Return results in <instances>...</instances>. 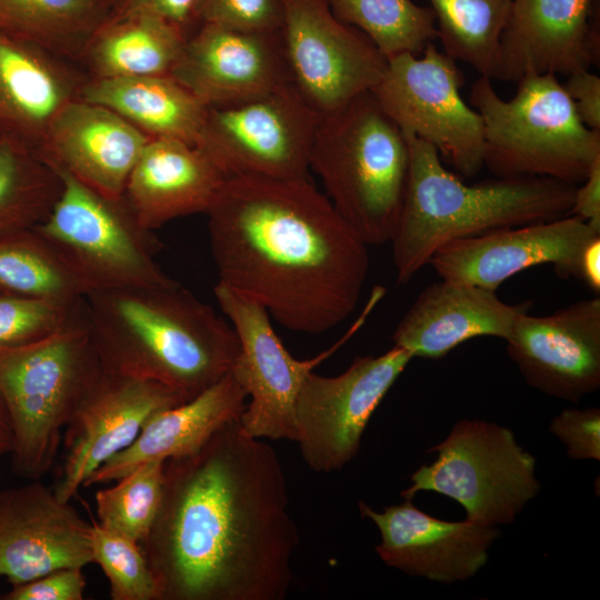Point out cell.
<instances>
[{
    "mask_svg": "<svg viewBox=\"0 0 600 600\" xmlns=\"http://www.w3.org/2000/svg\"><path fill=\"white\" fill-rule=\"evenodd\" d=\"M598 236L599 229L570 214L453 240L428 264L441 279L496 292L510 277L544 263L553 264L561 277L578 278L581 253Z\"/></svg>",
    "mask_w": 600,
    "mask_h": 600,
    "instance_id": "cell-17",
    "label": "cell"
},
{
    "mask_svg": "<svg viewBox=\"0 0 600 600\" xmlns=\"http://www.w3.org/2000/svg\"><path fill=\"white\" fill-rule=\"evenodd\" d=\"M412 359L393 346L356 357L338 376H306L294 403V441L311 470L336 471L357 456L370 418Z\"/></svg>",
    "mask_w": 600,
    "mask_h": 600,
    "instance_id": "cell-13",
    "label": "cell"
},
{
    "mask_svg": "<svg viewBox=\"0 0 600 600\" xmlns=\"http://www.w3.org/2000/svg\"><path fill=\"white\" fill-rule=\"evenodd\" d=\"M421 53L388 59L371 92L403 136L433 146L457 176L472 178L484 167L482 119L460 94L463 77L457 61L432 42Z\"/></svg>",
    "mask_w": 600,
    "mask_h": 600,
    "instance_id": "cell-10",
    "label": "cell"
},
{
    "mask_svg": "<svg viewBox=\"0 0 600 600\" xmlns=\"http://www.w3.org/2000/svg\"><path fill=\"white\" fill-rule=\"evenodd\" d=\"M80 98L111 109L150 139H173L193 146L209 110L170 74L87 77Z\"/></svg>",
    "mask_w": 600,
    "mask_h": 600,
    "instance_id": "cell-27",
    "label": "cell"
},
{
    "mask_svg": "<svg viewBox=\"0 0 600 600\" xmlns=\"http://www.w3.org/2000/svg\"><path fill=\"white\" fill-rule=\"evenodd\" d=\"M187 400L161 382L102 368L64 429L66 458L53 488L58 499L69 502L100 466L137 439L152 416Z\"/></svg>",
    "mask_w": 600,
    "mask_h": 600,
    "instance_id": "cell-15",
    "label": "cell"
},
{
    "mask_svg": "<svg viewBox=\"0 0 600 600\" xmlns=\"http://www.w3.org/2000/svg\"><path fill=\"white\" fill-rule=\"evenodd\" d=\"M101 370L83 300L50 336L0 349V400L12 429L16 474L39 480L49 471L63 430Z\"/></svg>",
    "mask_w": 600,
    "mask_h": 600,
    "instance_id": "cell-6",
    "label": "cell"
},
{
    "mask_svg": "<svg viewBox=\"0 0 600 600\" xmlns=\"http://www.w3.org/2000/svg\"><path fill=\"white\" fill-rule=\"evenodd\" d=\"M529 304H508L493 291L442 279L419 293L391 340L413 358L439 359L477 337L506 340Z\"/></svg>",
    "mask_w": 600,
    "mask_h": 600,
    "instance_id": "cell-23",
    "label": "cell"
},
{
    "mask_svg": "<svg viewBox=\"0 0 600 600\" xmlns=\"http://www.w3.org/2000/svg\"><path fill=\"white\" fill-rule=\"evenodd\" d=\"M549 431L574 460H600V409H564L550 422Z\"/></svg>",
    "mask_w": 600,
    "mask_h": 600,
    "instance_id": "cell-38",
    "label": "cell"
},
{
    "mask_svg": "<svg viewBox=\"0 0 600 600\" xmlns=\"http://www.w3.org/2000/svg\"><path fill=\"white\" fill-rule=\"evenodd\" d=\"M164 463L139 464L116 484L96 492V511L101 527L141 543L157 517L163 492Z\"/></svg>",
    "mask_w": 600,
    "mask_h": 600,
    "instance_id": "cell-34",
    "label": "cell"
},
{
    "mask_svg": "<svg viewBox=\"0 0 600 600\" xmlns=\"http://www.w3.org/2000/svg\"><path fill=\"white\" fill-rule=\"evenodd\" d=\"M442 51L494 79L512 0H428Z\"/></svg>",
    "mask_w": 600,
    "mask_h": 600,
    "instance_id": "cell-31",
    "label": "cell"
},
{
    "mask_svg": "<svg viewBox=\"0 0 600 600\" xmlns=\"http://www.w3.org/2000/svg\"><path fill=\"white\" fill-rule=\"evenodd\" d=\"M334 16L364 33L390 59L418 54L437 38L430 7L413 0H327Z\"/></svg>",
    "mask_w": 600,
    "mask_h": 600,
    "instance_id": "cell-33",
    "label": "cell"
},
{
    "mask_svg": "<svg viewBox=\"0 0 600 600\" xmlns=\"http://www.w3.org/2000/svg\"><path fill=\"white\" fill-rule=\"evenodd\" d=\"M90 543L92 562L107 577L112 600H159L157 580L139 542L92 520Z\"/></svg>",
    "mask_w": 600,
    "mask_h": 600,
    "instance_id": "cell-35",
    "label": "cell"
},
{
    "mask_svg": "<svg viewBox=\"0 0 600 600\" xmlns=\"http://www.w3.org/2000/svg\"><path fill=\"white\" fill-rule=\"evenodd\" d=\"M246 398L230 370L191 399L152 416L137 439L100 466L83 487L116 481L147 461L193 453L224 424L240 419Z\"/></svg>",
    "mask_w": 600,
    "mask_h": 600,
    "instance_id": "cell-26",
    "label": "cell"
},
{
    "mask_svg": "<svg viewBox=\"0 0 600 600\" xmlns=\"http://www.w3.org/2000/svg\"><path fill=\"white\" fill-rule=\"evenodd\" d=\"M62 190L48 217L34 228L84 283L96 290L162 286L170 278L156 261L161 244L124 201L108 198L56 170Z\"/></svg>",
    "mask_w": 600,
    "mask_h": 600,
    "instance_id": "cell-8",
    "label": "cell"
},
{
    "mask_svg": "<svg viewBox=\"0 0 600 600\" xmlns=\"http://www.w3.org/2000/svg\"><path fill=\"white\" fill-rule=\"evenodd\" d=\"M187 37L177 24L149 12L109 18L94 32L80 61L89 78L170 74Z\"/></svg>",
    "mask_w": 600,
    "mask_h": 600,
    "instance_id": "cell-28",
    "label": "cell"
},
{
    "mask_svg": "<svg viewBox=\"0 0 600 600\" xmlns=\"http://www.w3.org/2000/svg\"><path fill=\"white\" fill-rule=\"evenodd\" d=\"M83 310L102 368L188 399L229 372L239 354L231 323L177 281L91 291Z\"/></svg>",
    "mask_w": 600,
    "mask_h": 600,
    "instance_id": "cell-3",
    "label": "cell"
},
{
    "mask_svg": "<svg viewBox=\"0 0 600 600\" xmlns=\"http://www.w3.org/2000/svg\"><path fill=\"white\" fill-rule=\"evenodd\" d=\"M0 292L76 303L88 289L33 227L0 234Z\"/></svg>",
    "mask_w": 600,
    "mask_h": 600,
    "instance_id": "cell-30",
    "label": "cell"
},
{
    "mask_svg": "<svg viewBox=\"0 0 600 600\" xmlns=\"http://www.w3.org/2000/svg\"><path fill=\"white\" fill-rule=\"evenodd\" d=\"M429 452L437 459L412 473L400 493L406 500L433 491L457 501L467 520L497 527L512 523L540 490L536 458L494 422L461 419Z\"/></svg>",
    "mask_w": 600,
    "mask_h": 600,
    "instance_id": "cell-9",
    "label": "cell"
},
{
    "mask_svg": "<svg viewBox=\"0 0 600 600\" xmlns=\"http://www.w3.org/2000/svg\"><path fill=\"white\" fill-rule=\"evenodd\" d=\"M409 168L390 240L397 282L406 284L444 244L494 230L570 216L577 186L552 178H496L464 183L428 142L404 136Z\"/></svg>",
    "mask_w": 600,
    "mask_h": 600,
    "instance_id": "cell-4",
    "label": "cell"
},
{
    "mask_svg": "<svg viewBox=\"0 0 600 600\" xmlns=\"http://www.w3.org/2000/svg\"><path fill=\"white\" fill-rule=\"evenodd\" d=\"M579 279L599 293L600 291V236L593 238L583 249L579 262Z\"/></svg>",
    "mask_w": 600,
    "mask_h": 600,
    "instance_id": "cell-43",
    "label": "cell"
},
{
    "mask_svg": "<svg viewBox=\"0 0 600 600\" xmlns=\"http://www.w3.org/2000/svg\"><path fill=\"white\" fill-rule=\"evenodd\" d=\"M110 12V0H0V32L67 61H80Z\"/></svg>",
    "mask_w": 600,
    "mask_h": 600,
    "instance_id": "cell-29",
    "label": "cell"
},
{
    "mask_svg": "<svg viewBox=\"0 0 600 600\" xmlns=\"http://www.w3.org/2000/svg\"><path fill=\"white\" fill-rule=\"evenodd\" d=\"M407 140L371 91L322 116L310 157L324 194L366 244L390 242L407 183Z\"/></svg>",
    "mask_w": 600,
    "mask_h": 600,
    "instance_id": "cell-5",
    "label": "cell"
},
{
    "mask_svg": "<svg viewBox=\"0 0 600 600\" xmlns=\"http://www.w3.org/2000/svg\"><path fill=\"white\" fill-rule=\"evenodd\" d=\"M196 28L211 23L251 32H277L282 26L280 0H197Z\"/></svg>",
    "mask_w": 600,
    "mask_h": 600,
    "instance_id": "cell-37",
    "label": "cell"
},
{
    "mask_svg": "<svg viewBox=\"0 0 600 600\" xmlns=\"http://www.w3.org/2000/svg\"><path fill=\"white\" fill-rule=\"evenodd\" d=\"M170 76L208 108L250 101L292 82L281 30L251 32L211 23L187 37Z\"/></svg>",
    "mask_w": 600,
    "mask_h": 600,
    "instance_id": "cell-16",
    "label": "cell"
},
{
    "mask_svg": "<svg viewBox=\"0 0 600 600\" xmlns=\"http://www.w3.org/2000/svg\"><path fill=\"white\" fill-rule=\"evenodd\" d=\"M62 190L60 174L26 146L0 141V234L33 228Z\"/></svg>",
    "mask_w": 600,
    "mask_h": 600,
    "instance_id": "cell-32",
    "label": "cell"
},
{
    "mask_svg": "<svg viewBox=\"0 0 600 600\" xmlns=\"http://www.w3.org/2000/svg\"><path fill=\"white\" fill-rule=\"evenodd\" d=\"M206 214L218 282L282 327L322 333L354 311L368 244L309 177H227Z\"/></svg>",
    "mask_w": 600,
    "mask_h": 600,
    "instance_id": "cell-2",
    "label": "cell"
},
{
    "mask_svg": "<svg viewBox=\"0 0 600 600\" xmlns=\"http://www.w3.org/2000/svg\"><path fill=\"white\" fill-rule=\"evenodd\" d=\"M227 177L197 146L150 139L136 162L123 199L142 227L156 230L206 213Z\"/></svg>",
    "mask_w": 600,
    "mask_h": 600,
    "instance_id": "cell-25",
    "label": "cell"
},
{
    "mask_svg": "<svg viewBox=\"0 0 600 600\" xmlns=\"http://www.w3.org/2000/svg\"><path fill=\"white\" fill-rule=\"evenodd\" d=\"M149 140L111 109L79 97L52 120L40 158L92 190L120 199Z\"/></svg>",
    "mask_w": 600,
    "mask_h": 600,
    "instance_id": "cell-22",
    "label": "cell"
},
{
    "mask_svg": "<svg viewBox=\"0 0 600 600\" xmlns=\"http://www.w3.org/2000/svg\"><path fill=\"white\" fill-rule=\"evenodd\" d=\"M82 300L63 303L0 292V349L24 346L50 336L79 310Z\"/></svg>",
    "mask_w": 600,
    "mask_h": 600,
    "instance_id": "cell-36",
    "label": "cell"
},
{
    "mask_svg": "<svg viewBox=\"0 0 600 600\" xmlns=\"http://www.w3.org/2000/svg\"><path fill=\"white\" fill-rule=\"evenodd\" d=\"M321 118L290 82L250 101L209 108L196 146L226 177L304 178Z\"/></svg>",
    "mask_w": 600,
    "mask_h": 600,
    "instance_id": "cell-11",
    "label": "cell"
},
{
    "mask_svg": "<svg viewBox=\"0 0 600 600\" xmlns=\"http://www.w3.org/2000/svg\"><path fill=\"white\" fill-rule=\"evenodd\" d=\"M13 438L9 417L0 400V458L12 451Z\"/></svg>",
    "mask_w": 600,
    "mask_h": 600,
    "instance_id": "cell-44",
    "label": "cell"
},
{
    "mask_svg": "<svg viewBox=\"0 0 600 600\" xmlns=\"http://www.w3.org/2000/svg\"><path fill=\"white\" fill-rule=\"evenodd\" d=\"M91 523L39 480L0 490V576L21 584L92 562Z\"/></svg>",
    "mask_w": 600,
    "mask_h": 600,
    "instance_id": "cell-19",
    "label": "cell"
},
{
    "mask_svg": "<svg viewBox=\"0 0 600 600\" xmlns=\"http://www.w3.org/2000/svg\"><path fill=\"white\" fill-rule=\"evenodd\" d=\"M528 311L517 317L504 340L526 382L573 403L597 391L600 299H582L548 316H530Z\"/></svg>",
    "mask_w": 600,
    "mask_h": 600,
    "instance_id": "cell-18",
    "label": "cell"
},
{
    "mask_svg": "<svg viewBox=\"0 0 600 600\" xmlns=\"http://www.w3.org/2000/svg\"><path fill=\"white\" fill-rule=\"evenodd\" d=\"M596 0H512L494 79L589 70L599 61Z\"/></svg>",
    "mask_w": 600,
    "mask_h": 600,
    "instance_id": "cell-21",
    "label": "cell"
},
{
    "mask_svg": "<svg viewBox=\"0 0 600 600\" xmlns=\"http://www.w3.org/2000/svg\"><path fill=\"white\" fill-rule=\"evenodd\" d=\"M83 568H62L0 593V600H82L87 587Z\"/></svg>",
    "mask_w": 600,
    "mask_h": 600,
    "instance_id": "cell-39",
    "label": "cell"
},
{
    "mask_svg": "<svg viewBox=\"0 0 600 600\" xmlns=\"http://www.w3.org/2000/svg\"><path fill=\"white\" fill-rule=\"evenodd\" d=\"M502 99L491 79L473 82L470 103L483 124V166L497 178L544 177L580 184L600 160V131L580 120L556 74H531Z\"/></svg>",
    "mask_w": 600,
    "mask_h": 600,
    "instance_id": "cell-7",
    "label": "cell"
},
{
    "mask_svg": "<svg viewBox=\"0 0 600 600\" xmlns=\"http://www.w3.org/2000/svg\"><path fill=\"white\" fill-rule=\"evenodd\" d=\"M213 293L240 344L231 371L250 398L240 417L242 428L253 438L294 441V403L302 381L341 342L298 360L276 334L264 308L219 282Z\"/></svg>",
    "mask_w": 600,
    "mask_h": 600,
    "instance_id": "cell-14",
    "label": "cell"
},
{
    "mask_svg": "<svg viewBox=\"0 0 600 600\" xmlns=\"http://www.w3.org/2000/svg\"><path fill=\"white\" fill-rule=\"evenodd\" d=\"M86 78L64 59L0 32V141L40 157L52 120L80 97Z\"/></svg>",
    "mask_w": 600,
    "mask_h": 600,
    "instance_id": "cell-24",
    "label": "cell"
},
{
    "mask_svg": "<svg viewBox=\"0 0 600 600\" xmlns=\"http://www.w3.org/2000/svg\"><path fill=\"white\" fill-rule=\"evenodd\" d=\"M363 518L380 532L376 552L389 567L436 582L464 581L477 574L499 537L496 527L469 520L446 521L413 506L412 500L384 508L382 512L360 502Z\"/></svg>",
    "mask_w": 600,
    "mask_h": 600,
    "instance_id": "cell-20",
    "label": "cell"
},
{
    "mask_svg": "<svg viewBox=\"0 0 600 600\" xmlns=\"http://www.w3.org/2000/svg\"><path fill=\"white\" fill-rule=\"evenodd\" d=\"M281 36L291 79L321 116L371 91L388 59L357 28L339 20L327 0H280Z\"/></svg>",
    "mask_w": 600,
    "mask_h": 600,
    "instance_id": "cell-12",
    "label": "cell"
},
{
    "mask_svg": "<svg viewBox=\"0 0 600 600\" xmlns=\"http://www.w3.org/2000/svg\"><path fill=\"white\" fill-rule=\"evenodd\" d=\"M570 214L600 230V160L593 164L588 177L577 186Z\"/></svg>",
    "mask_w": 600,
    "mask_h": 600,
    "instance_id": "cell-42",
    "label": "cell"
},
{
    "mask_svg": "<svg viewBox=\"0 0 600 600\" xmlns=\"http://www.w3.org/2000/svg\"><path fill=\"white\" fill-rule=\"evenodd\" d=\"M562 83L576 111L589 129L600 131V78L590 70H579L567 76Z\"/></svg>",
    "mask_w": 600,
    "mask_h": 600,
    "instance_id": "cell-41",
    "label": "cell"
},
{
    "mask_svg": "<svg viewBox=\"0 0 600 600\" xmlns=\"http://www.w3.org/2000/svg\"><path fill=\"white\" fill-rule=\"evenodd\" d=\"M196 4L197 0H110L109 18L149 12L171 21L189 36L190 30L196 28Z\"/></svg>",
    "mask_w": 600,
    "mask_h": 600,
    "instance_id": "cell-40",
    "label": "cell"
},
{
    "mask_svg": "<svg viewBox=\"0 0 600 600\" xmlns=\"http://www.w3.org/2000/svg\"><path fill=\"white\" fill-rule=\"evenodd\" d=\"M276 450L239 420L166 460L161 503L140 543L159 600H283L299 543Z\"/></svg>",
    "mask_w": 600,
    "mask_h": 600,
    "instance_id": "cell-1",
    "label": "cell"
}]
</instances>
